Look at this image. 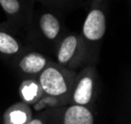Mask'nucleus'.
Listing matches in <instances>:
<instances>
[{"instance_id":"1","label":"nucleus","mask_w":131,"mask_h":124,"mask_svg":"<svg viewBox=\"0 0 131 124\" xmlns=\"http://www.w3.org/2000/svg\"><path fill=\"white\" fill-rule=\"evenodd\" d=\"M39 82L43 93L53 98L63 96L69 90V78L62 70L52 65L46 66L40 72Z\"/></svg>"},{"instance_id":"2","label":"nucleus","mask_w":131,"mask_h":124,"mask_svg":"<svg viewBox=\"0 0 131 124\" xmlns=\"http://www.w3.org/2000/svg\"><path fill=\"white\" fill-rule=\"evenodd\" d=\"M105 17L103 11L100 9H94L88 14L84 25L83 33L89 40H99L105 33Z\"/></svg>"},{"instance_id":"3","label":"nucleus","mask_w":131,"mask_h":124,"mask_svg":"<svg viewBox=\"0 0 131 124\" xmlns=\"http://www.w3.org/2000/svg\"><path fill=\"white\" fill-rule=\"evenodd\" d=\"M4 124H28L32 120V110L26 103L11 105L4 113Z\"/></svg>"},{"instance_id":"4","label":"nucleus","mask_w":131,"mask_h":124,"mask_svg":"<svg viewBox=\"0 0 131 124\" xmlns=\"http://www.w3.org/2000/svg\"><path fill=\"white\" fill-rule=\"evenodd\" d=\"M20 96L27 105H35L42 97L43 90L36 79H27L20 85Z\"/></svg>"},{"instance_id":"5","label":"nucleus","mask_w":131,"mask_h":124,"mask_svg":"<svg viewBox=\"0 0 131 124\" xmlns=\"http://www.w3.org/2000/svg\"><path fill=\"white\" fill-rule=\"evenodd\" d=\"M94 81L91 76L85 75L80 79L73 92V100L76 105H88L93 96Z\"/></svg>"},{"instance_id":"6","label":"nucleus","mask_w":131,"mask_h":124,"mask_svg":"<svg viewBox=\"0 0 131 124\" xmlns=\"http://www.w3.org/2000/svg\"><path fill=\"white\" fill-rule=\"evenodd\" d=\"M63 124H94V117L85 105H74L65 111Z\"/></svg>"},{"instance_id":"7","label":"nucleus","mask_w":131,"mask_h":124,"mask_svg":"<svg viewBox=\"0 0 131 124\" xmlns=\"http://www.w3.org/2000/svg\"><path fill=\"white\" fill-rule=\"evenodd\" d=\"M46 66V59L43 55L38 52H31L26 54L20 60V69L26 74H39Z\"/></svg>"},{"instance_id":"8","label":"nucleus","mask_w":131,"mask_h":124,"mask_svg":"<svg viewBox=\"0 0 131 124\" xmlns=\"http://www.w3.org/2000/svg\"><path fill=\"white\" fill-rule=\"evenodd\" d=\"M79 46V39L75 36H68L62 41L57 53V60L60 64H68L74 58Z\"/></svg>"},{"instance_id":"9","label":"nucleus","mask_w":131,"mask_h":124,"mask_svg":"<svg viewBox=\"0 0 131 124\" xmlns=\"http://www.w3.org/2000/svg\"><path fill=\"white\" fill-rule=\"evenodd\" d=\"M39 27L42 33L48 39H54L60 32V23L52 14H43L39 20Z\"/></svg>"},{"instance_id":"10","label":"nucleus","mask_w":131,"mask_h":124,"mask_svg":"<svg viewBox=\"0 0 131 124\" xmlns=\"http://www.w3.org/2000/svg\"><path fill=\"white\" fill-rule=\"evenodd\" d=\"M21 49L18 40L11 35L0 30V53L6 55H13Z\"/></svg>"},{"instance_id":"11","label":"nucleus","mask_w":131,"mask_h":124,"mask_svg":"<svg viewBox=\"0 0 131 124\" xmlns=\"http://www.w3.org/2000/svg\"><path fill=\"white\" fill-rule=\"evenodd\" d=\"M0 6L9 18L18 16L23 8L21 0H0Z\"/></svg>"},{"instance_id":"12","label":"nucleus","mask_w":131,"mask_h":124,"mask_svg":"<svg viewBox=\"0 0 131 124\" xmlns=\"http://www.w3.org/2000/svg\"><path fill=\"white\" fill-rule=\"evenodd\" d=\"M28 124H43V122L40 119H32Z\"/></svg>"}]
</instances>
